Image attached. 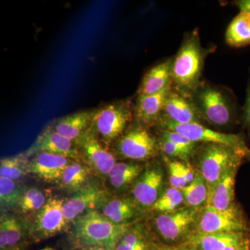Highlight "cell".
I'll return each mask as SVG.
<instances>
[{
	"label": "cell",
	"mask_w": 250,
	"mask_h": 250,
	"mask_svg": "<svg viewBox=\"0 0 250 250\" xmlns=\"http://www.w3.org/2000/svg\"><path fill=\"white\" fill-rule=\"evenodd\" d=\"M40 250H54L53 248H49V247H46V248H43V249Z\"/></svg>",
	"instance_id": "obj_42"
},
{
	"label": "cell",
	"mask_w": 250,
	"mask_h": 250,
	"mask_svg": "<svg viewBox=\"0 0 250 250\" xmlns=\"http://www.w3.org/2000/svg\"><path fill=\"white\" fill-rule=\"evenodd\" d=\"M224 250H250V235L241 241L228 247Z\"/></svg>",
	"instance_id": "obj_38"
},
{
	"label": "cell",
	"mask_w": 250,
	"mask_h": 250,
	"mask_svg": "<svg viewBox=\"0 0 250 250\" xmlns=\"http://www.w3.org/2000/svg\"><path fill=\"white\" fill-rule=\"evenodd\" d=\"M201 121L214 127H231L241 122L234 98L226 90L202 82L190 97Z\"/></svg>",
	"instance_id": "obj_2"
},
{
	"label": "cell",
	"mask_w": 250,
	"mask_h": 250,
	"mask_svg": "<svg viewBox=\"0 0 250 250\" xmlns=\"http://www.w3.org/2000/svg\"><path fill=\"white\" fill-rule=\"evenodd\" d=\"M158 125L161 129L171 130L184 135L195 143H217L232 147L250 155V149L243 134H226L216 131L200 123L179 124L161 118Z\"/></svg>",
	"instance_id": "obj_8"
},
{
	"label": "cell",
	"mask_w": 250,
	"mask_h": 250,
	"mask_svg": "<svg viewBox=\"0 0 250 250\" xmlns=\"http://www.w3.org/2000/svg\"><path fill=\"white\" fill-rule=\"evenodd\" d=\"M159 141L147 127L138 124L118 139L116 152L123 159L132 161H144L156 157L159 154Z\"/></svg>",
	"instance_id": "obj_9"
},
{
	"label": "cell",
	"mask_w": 250,
	"mask_h": 250,
	"mask_svg": "<svg viewBox=\"0 0 250 250\" xmlns=\"http://www.w3.org/2000/svg\"><path fill=\"white\" fill-rule=\"evenodd\" d=\"M30 157L39 152L59 154L77 161L81 156L77 143L67 139L48 125L38 136L35 143L25 152Z\"/></svg>",
	"instance_id": "obj_14"
},
{
	"label": "cell",
	"mask_w": 250,
	"mask_h": 250,
	"mask_svg": "<svg viewBox=\"0 0 250 250\" xmlns=\"http://www.w3.org/2000/svg\"><path fill=\"white\" fill-rule=\"evenodd\" d=\"M250 232V223L241 206L228 210L205 205L199 211L193 232L199 233Z\"/></svg>",
	"instance_id": "obj_6"
},
{
	"label": "cell",
	"mask_w": 250,
	"mask_h": 250,
	"mask_svg": "<svg viewBox=\"0 0 250 250\" xmlns=\"http://www.w3.org/2000/svg\"><path fill=\"white\" fill-rule=\"evenodd\" d=\"M47 201L42 190L36 187L28 188L23 192L17 208L23 213H37Z\"/></svg>",
	"instance_id": "obj_32"
},
{
	"label": "cell",
	"mask_w": 250,
	"mask_h": 250,
	"mask_svg": "<svg viewBox=\"0 0 250 250\" xmlns=\"http://www.w3.org/2000/svg\"><path fill=\"white\" fill-rule=\"evenodd\" d=\"M249 235L250 232L192 233L185 243L196 250H224Z\"/></svg>",
	"instance_id": "obj_20"
},
{
	"label": "cell",
	"mask_w": 250,
	"mask_h": 250,
	"mask_svg": "<svg viewBox=\"0 0 250 250\" xmlns=\"http://www.w3.org/2000/svg\"><path fill=\"white\" fill-rule=\"evenodd\" d=\"M141 208L131 197L108 198L99 211L117 225H129L139 214Z\"/></svg>",
	"instance_id": "obj_21"
},
{
	"label": "cell",
	"mask_w": 250,
	"mask_h": 250,
	"mask_svg": "<svg viewBox=\"0 0 250 250\" xmlns=\"http://www.w3.org/2000/svg\"><path fill=\"white\" fill-rule=\"evenodd\" d=\"M74 222V240L77 246L83 249L101 247L116 250L122 237L129 228V225L113 223L99 210L81 215Z\"/></svg>",
	"instance_id": "obj_3"
},
{
	"label": "cell",
	"mask_w": 250,
	"mask_h": 250,
	"mask_svg": "<svg viewBox=\"0 0 250 250\" xmlns=\"http://www.w3.org/2000/svg\"><path fill=\"white\" fill-rule=\"evenodd\" d=\"M184 205V198L182 190L170 187L164 190L150 209L159 213H171L183 208Z\"/></svg>",
	"instance_id": "obj_30"
},
{
	"label": "cell",
	"mask_w": 250,
	"mask_h": 250,
	"mask_svg": "<svg viewBox=\"0 0 250 250\" xmlns=\"http://www.w3.org/2000/svg\"><path fill=\"white\" fill-rule=\"evenodd\" d=\"M200 208L185 207L176 211L160 213L156 216L154 228L159 241L168 246L185 243L193 232Z\"/></svg>",
	"instance_id": "obj_7"
},
{
	"label": "cell",
	"mask_w": 250,
	"mask_h": 250,
	"mask_svg": "<svg viewBox=\"0 0 250 250\" xmlns=\"http://www.w3.org/2000/svg\"><path fill=\"white\" fill-rule=\"evenodd\" d=\"M209 52L202 45L198 29L188 33L172 60V88L190 98L202 83L205 61Z\"/></svg>",
	"instance_id": "obj_1"
},
{
	"label": "cell",
	"mask_w": 250,
	"mask_h": 250,
	"mask_svg": "<svg viewBox=\"0 0 250 250\" xmlns=\"http://www.w3.org/2000/svg\"><path fill=\"white\" fill-rule=\"evenodd\" d=\"M73 159L59 154L39 152L29 160V174H35L46 182H59L64 170Z\"/></svg>",
	"instance_id": "obj_15"
},
{
	"label": "cell",
	"mask_w": 250,
	"mask_h": 250,
	"mask_svg": "<svg viewBox=\"0 0 250 250\" xmlns=\"http://www.w3.org/2000/svg\"><path fill=\"white\" fill-rule=\"evenodd\" d=\"M84 250H108L106 248H101V247H91V248H85Z\"/></svg>",
	"instance_id": "obj_40"
},
{
	"label": "cell",
	"mask_w": 250,
	"mask_h": 250,
	"mask_svg": "<svg viewBox=\"0 0 250 250\" xmlns=\"http://www.w3.org/2000/svg\"><path fill=\"white\" fill-rule=\"evenodd\" d=\"M171 89L172 85L154 95L139 96L134 109V116L138 124L147 128L158 124Z\"/></svg>",
	"instance_id": "obj_17"
},
{
	"label": "cell",
	"mask_w": 250,
	"mask_h": 250,
	"mask_svg": "<svg viewBox=\"0 0 250 250\" xmlns=\"http://www.w3.org/2000/svg\"><path fill=\"white\" fill-rule=\"evenodd\" d=\"M232 4L236 6L240 11H244L250 14V0H238L233 1Z\"/></svg>",
	"instance_id": "obj_39"
},
{
	"label": "cell",
	"mask_w": 250,
	"mask_h": 250,
	"mask_svg": "<svg viewBox=\"0 0 250 250\" xmlns=\"http://www.w3.org/2000/svg\"><path fill=\"white\" fill-rule=\"evenodd\" d=\"M29 160L26 152L3 158L0 161V177L16 181L22 178L29 174Z\"/></svg>",
	"instance_id": "obj_29"
},
{
	"label": "cell",
	"mask_w": 250,
	"mask_h": 250,
	"mask_svg": "<svg viewBox=\"0 0 250 250\" xmlns=\"http://www.w3.org/2000/svg\"><path fill=\"white\" fill-rule=\"evenodd\" d=\"M172 60L167 59L148 70L138 90L139 96L154 95L172 85Z\"/></svg>",
	"instance_id": "obj_22"
},
{
	"label": "cell",
	"mask_w": 250,
	"mask_h": 250,
	"mask_svg": "<svg viewBox=\"0 0 250 250\" xmlns=\"http://www.w3.org/2000/svg\"><path fill=\"white\" fill-rule=\"evenodd\" d=\"M8 250H25V246H24V244L21 245V246L16 247V248Z\"/></svg>",
	"instance_id": "obj_41"
},
{
	"label": "cell",
	"mask_w": 250,
	"mask_h": 250,
	"mask_svg": "<svg viewBox=\"0 0 250 250\" xmlns=\"http://www.w3.org/2000/svg\"><path fill=\"white\" fill-rule=\"evenodd\" d=\"M164 172L159 163L146 166L131 188L132 198L141 209L152 208L164 191Z\"/></svg>",
	"instance_id": "obj_10"
},
{
	"label": "cell",
	"mask_w": 250,
	"mask_h": 250,
	"mask_svg": "<svg viewBox=\"0 0 250 250\" xmlns=\"http://www.w3.org/2000/svg\"><path fill=\"white\" fill-rule=\"evenodd\" d=\"M156 242L141 229L129 228L122 237L116 250H154Z\"/></svg>",
	"instance_id": "obj_28"
},
{
	"label": "cell",
	"mask_w": 250,
	"mask_h": 250,
	"mask_svg": "<svg viewBox=\"0 0 250 250\" xmlns=\"http://www.w3.org/2000/svg\"><path fill=\"white\" fill-rule=\"evenodd\" d=\"M93 116L94 110L76 112L56 120L50 126L59 134L77 143L91 129Z\"/></svg>",
	"instance_id": "obj_18"
},
{
	"label": "cell",
	"mask_w": 250,
	"mask_h": 250,
	"mask_svg": "<svg viewBox=\"0 0 250 250\" xmlns=\"http://www.w3.org/2000/svg\"><path fill=\"white\" fill-rule=\"evenodd\" d=\"M64 202L63 199L52 197L36 213L30 231L36 241L47 239L65 229L67 224L62 212Z\"/></svg>",
	"instance_id": "obj_11"
},
{
	"label": "cell",
	"mask_w": 250,
	"mask_h": 250,
	"mask_svg": "<svg viewBox=\"0 0 250 250\" xmlns=\"http://www.w3.org/2000/svg\"><path fill=\"white\" fill-rule=\"evenodd\" d=\"M196 250L187 243L177 245V246H168L161 243L160 241L156 242L155 250Z\"/></svg>",
	"instance_id": "obj_37"
},
{
	"label": "cell",
	"mask_w": 250,
	"mask_h": 250,
	"mask_svg": "<svg viewBox=\"0 0 250 250\" xmlns=\"http://www.w3.org/2000/svg\"><path fill=\"white\" fill-rule=\"evenodd\" d=\"M186 207L200 208L205 207L208 199V186L201 174L197 171L193 182L182 190Z\"/></svg>",
	"instance_id": "obj_27"
},
{
	"label": "cell",
	"mask_w": 250,
	"mask_h": 250,
	"mask_svg": "<svg viewBox=\"0 0 250 250\" xmlns=\"http://www.w3.org/2000/svg\"><path fill=\"white\" fill-rule=\"evenodd\" d=\"M90 167L78 161L69 164L59 181L61 187L70 192H77L89 185Z\"/></svg>",
	"instance_id": "obj_26"
},
{
	"label": "cell",
	"mask_w": 250,
	"mask_h": 250,
	"mask_svg": "<svg viewBox=\"0 0 250 250\" xmlns=\"http://www.w3.org/2000/svg\"><path fill=\"white\" fill-rule=\"evenodd\" d=\"M239 167L231 169L208 190L206 205L210 206L215 209L225 210L237 204L235 202V185Z\"/></svg>",
	"instance_id": "obj_19"
},
{
	"label": "cell",
	"mask_w": 250,
	"mask_h": 250,
	"mask_svg": "<svg viewBox=\"0 0 250 250\" xmlns=\"http://www.w3.org/2000/svg\"><path fill=\"white\" fill-rule=\"evenodd\" d=\"M161 118L179 124H202L201 119L190 98L172 88L166 98Z\"/></svg>",
	"instance_id": "obj_16"
},
{
	"label": "cell",
	"mask_w": 250,
	"mask_h": 250,
	"mask_svg": "<svg viewBox=\"0 0 250 250\" xmlns=\"http://www.w3.org/2000/svg\"><path fill=\"white\" fill-rule=\"evenodd\" d=\"M241 122L243 128L246 130L247 135L250 139V70L249 83L247 90L246 104L241 114Z\"/></svg>",
	"instance_id": "obj_36"
},
{
	"label": "cell",
	"mask_w": 250,
	"mask_h": 250,
	"mask_svg": "<svg viewBox=\"0 0 250 250\" xmlns=\"http://www.w3.org/2000/svg\"><path fill=\"white\" fill-rule=\"evenodd\" d=\"M82 158L87 166L100 175L108 176L117 163L115 154L96 136L91 129L77 143Z\"/></svg>",
	"instance_id": "obj_12"
},
{
	"label": "cell",
	"mask_w": 250,
	"mask_h": 250,
	"mask_svg": "<svg viewBox=\"0 0 250 250\" xmlns=\"http://www.w3.org/2000/svg\"><path fill=\"white\" fill-rule=\"evenodd\" d=\"M227 44L231 47L241 48L250 45V14L244 11L233 18L225 34Z\"/></svg>",
	"instance_id": "obj_25"
},
{
	"label": "cell",
	"mask_w": 250,
	"mask_h": 250,
	"mask_svg": "<svg viewBox=\"0 0 250 250\" xmlns=\"http://www.w3.org/2000/svg\"><path fill=\"white\" fill-rule=\"evenodd\" d=\"M25 188L14 179L0 177V204L1 208L17 207Z\"/></svg>",
	"instance_id": "obj_31"
},
{
	"label": "cell",
	"mask_w": 250,
	"mask_h": 250,
	"mask_svg": "<svg viewBox=\"0 0 250 250\" xmlns=\"http://www.w3.org/2000/svg\"><path fill=\"white\" fill-rule=\"evenodd\" d=\"M161 136L174 143L177 147L180 148L190 157L192 158L193 156L194 153L197 147V143L193 142L188 138L176 131L167 129H161Z\"/></svg>",
	"instance_id": "obj_34"
},
{
	"label": "cell",
	"mask_w": 250,
	"mask_h": 250,
	"mask_svg": "<svg viewBox=\"0 0 250 250\" xmlns=\"http://www.w3.org/2000/svg\"><path fill=\"white\" fill-rule=\"evenodd\" d=\"M109 198L108 192L95 184H89L65 200L62 212L67 224L92 210H99Z\"/></svg>",
	"instance_id": "obj_13"
},
{
	"label": "cell",
	"mask_w": 250,
	"mask_h": 250,
	"mask_svg": "<svg viewBox=\"0 0 250 250\" xmlns=\"http://www.w3.org/2000/svg\"><path fill=\"white\" fill-rule=\"evenodd\" d=\"M192 157L195 170L207 182L208 192L231 169L240 167L244 161H250L249 154L217 143H202Z\"/></svg>",
	"instance_id": "obj_4"
},
{
	"label": "cell",
	"mask_w": 250,
	"mask_h": 250,
	"mask_svg": "<svg viewBox=\"0 0 250 250\" xmlns=\"http://www.w3.org/2000/svg\"><path fill=\"white\" fill-rule=\"evenodd\" d=\"M146 167L137 161L117 162L108 175L110 184L116 190H125L133 185Z\"/></svg>",
	"instance_id": "obj_23"
},
{
	"label": "cell",
	"mask_w": 250,
	"mask_h": 250,
	"mask_svg": "<svg viewBox=\"0 0 250 250\" xmlns=\"http://www.w3.org/2000/svg\"><path fill=\"white\" fill-rule=\"evenodd\" d=\"M24 230L14 215L3 213L0 218V250H8L24 244Z\"/></svg>",
	"instance_id": "obj_24"
},
{
	"label": "cell",
	"mask_w": 250,
	"mask_h": 250,
	"mask_svg": "<svg viewBox=\"0 0 250 250\" xmlns=\"http://www.w3.org/2000/svg\"><path fill=\"white\" fill-rule=\"evenodd\" d=\"M133 111L129 100H118L94 110L91 130L108 147L116 141L132 120Z\"/></svg>",
	"instance_id": "obj_5"
},
{
	"label": "cell",
	"mask_w": 250,
	"mask_h": 250,
	"mask_svg": "<svg viewBox=\"0 0 250 250\" xmlns=\"http://www.w3.org/2000/svg\"><path fill=\"white\" fill-rule=\"evenodd\" d=\"M159 141V146L160 151L166 157L170 158L176 160L185 161L188 162L190 156L186 154L180 148L177 147L174 143L171 142L168 139L161 136Z\"/></svg>",
	"instance_id": "obj_35"
},
{
	"label": "cell",
	"mask_w": 250,
	"mask_h": 250,
	"mask_svg": "<svg viewBox=\"0 0 250 250\" xmlns=\"http://www.w3.org/2000/svg\"><path fill=\"white\" fill-rule=\"evenodd\" d=\"M164 162L166 163L168 172L169 182L171 187L182 190L188 185L184 178V174L181 170V161L176 159H170L164 156Z\"/></svg>",
	"instance_id": "obj_33"
}]
</instances>
